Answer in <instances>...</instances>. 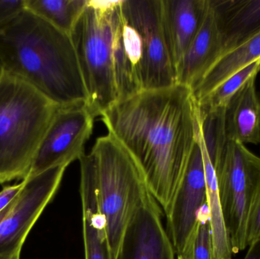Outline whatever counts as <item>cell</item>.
Returning <instances> with one entry per match:
<instances>
[{"label": "cell", "instance_id": "cell-15", "mask_svg": "<svg viewBox=\"0 0 260 259\" xmlns=\"http://www.w3.org/2000/svg\"><path fill=\"white\" fill-rule=\"evenodd\" d=\"M256 76L250 78L234 96L224 111L226 139L241 144L260 143V98Z\"/></svg>", "mask_w": 260, "mask_h": 259}, {"label": "cell", "instance_id": "cell-6", "mask_svg": "<svg viewBox=\"0 0 260 259\" xmlns=\"http://www.w3.org/2000/svg\"><path fill=\"white\" fill-rule=\"evenodd\" d=\"M224 227L233 254L247 247L249 225L260 197V157L245 144L226 141L215 160Z\"/></svg>", "mask_w": 260, "mask_h": 259}, {"label": "cell", "instance_id": "cell-18", "mask_svg": "<svg viewBox=\"0 0 260 259\" xmlns=\"http://www.w3.org/2000/svg\"><path fill=\"white\" fill-rule=\"evenodd\" d=\"M197 138L201 146L203 161H204L205 172H206L208 208H209L212 239H213V259H232L233 252H232L229 235L224 227L222 212H221L216 172H215V164H214V157L206 149L202 138L200 119H199Z\"/></svg>", "mask_w": 260, "mask_h": 259}, {"label": "cell", "instance_id": "cell-24", "mask_svg": "<svg viewBox=\"0 0 260 259\" xmlns=\"http://www.w3.org/2000/svg\"><path fill=\"white\" fill-rule=\"evenodd\" d=\"M23 187H24V181L22 180L16 185L9 186L3 188V190L0 192V212L15 199L18 193L22 190Z\"/></svg>", "mask_w": 260, "mask_h": 259}, {"label": "cell", "instance_id": "cell-11", "mask_svg": "<svg viewBox=\"0 0 260 259\" xmlns=\"http://www.w3.org/2000/svg\"><path fill=\"white\" fill-rule=\"evenodd\" d=\"M161 210L152 195L143 201L122 237L116 259H177Z\"/></svg>", "mask_w": 260, "mask_h": 259}, {"label": "cell", "instance_id": "cell-26", "mask_svg": "<svg viewBox=\"0 0 260 259\" xmlns=\"http://www.w3.org/2000/svg\"><path fill=\"white\" fill-rule=\"evenodd\" d=\"M21 252L12 254H3L0 255V259H20Z\"/></svg>", "mask_w": 260, "mask_h": 259}, {"label": "cell", "instance_id": "cell-27", "mask_svg": "<svg viewBox=\"0 0 260 259\" xmlns=\"http://www.w3.org/2000/svg\"><path fill=\"white\" fill-rule=\"evenodd\" d=\"M4 75V70H3V64L0 61V78Z\"/></svg>", "mask_w": 260, "mask_h": 259}, {"label": "cell", "instance_id": "cell-16", "mask_svg": "<svg viewBox=\"0 0 260 259\" xmlns=\"http://www.w3.org/2000/svg\"><path fill=\"white\" fill-rule=\"evenodd\" d=\"M209 2L222 35L224 54L260 32V0Z\"/></svg>", "mask_w": 260, "mask_h": 259}, {"label": "cell", "instance_id": "cell-3", "mask_svg": "<svg viewBox=\"0 0 260 259\" xmlns=\"http://www.w3.org/2000/svg\"><path fill=\"white\" fill-rule=\"evenodd\" d=\"M59 107L20 79L0 78V183L27 177Z\"/></svg>", "mask_w": 260, "mask_h": 259}, {"label": "cell", "instance_id": "cell-28", "mask_svg": "<svg viewBox=\"0 0 260 259\" xmlns=\"http://www.w3.org/2000/svg\"><path fill=\"white\" fill-rule=\"evenodd\" d=\"M177 259H180V258H178V257H177Z\"/></svg>", "mask_w": 260, "mask_h": 259}, {"label": "cell", "instance_id": "cell-22", "mask_svg": "<svg viewBox=\"0 0 260 259\" xmlns=\"http://www.w3.org/2000/svg\"><path fill=\"white\" fill-rule=\"evenodd\" d=\"M25 9L24 0H0V27Z\"/></svg>", "mask_w": 260, "mask_h": 259}, {"label": "cell", "instance_id": "cell-14", "mask_svg": "<svg viewBox=\"0 0 260 259\" xmlns=\"http://www.w3.org/2000/svg\"><path fill=\"white\" fill-rule=\"evenodd\" d=\"M79 161L85 259H113L105 220L98 204L95 172L92 158L89 154H85Z\"/></svg>", "mask_w": 260, "mask_h": 259}, {"label": "cell", "instance_id": "cell-29", "mask_svg": "<svg viewBox=\"0 0 260 259\" xmlns=\"http://www.w3.org/2000/svg\"><path fill=\"white\" fill-rule=\"evenodd\" d=\"M259 71H260V67H259Z\"/></svg>", "mask_w": 260, "mask_h": 259}, {"label": "cell", "instance_id": "cell-5", "mask_svg": "<svg viewBox=\"0 0 260 259\" xmlns=\"http://www.w3.org/2000/svg\"><path fill=\"white\" fill-rule=\"evenodd\" d=\"M120 0H88L70 36L88 93L87 106L99 117L119 100L114 40Z\"/></svg>", "mask_w": 260, "mask_h": 259}, {"label": "cell", "instance_id": "cell-12", "mask_svg": "<svg viewBox=\"0 0 260 259\" xmlns=\"http://www.w3.org/2000/svg\"><path fill=\"white\" fill-rule=\"evenodd\" d=\"M208 6L209 0H162V26L176 76L203 24Z\"/></svg>", "mask_w": 260, "mask_h": 259}, {"label": "cell", "instance_id": "cell-23", "mask_svg": "<svg viewBox=\"0 0 260 259\" xmlns=\"http://www.w3.org/2000/svg\"><path fill=\"white\" fill-rule=\"evenodd\" d=\"M260 243V197L249 225L247 247Z\"/></svg>", "mask_w": 260, "mask_h": 259}, {"label": "cell", "instance_id": "cell-13", "mask_svg": "<svg viewBox=\"0 0 260 259\" xmlns=\"http://www.w3.org/2000/svg\"><path fill=\"white\" fill-rule=\"evenodd\" d=\"M223 54L222 35L209 0L203 24L177 70V83L193 89Z\"/></svg>", "mask_w": 260, "mask_h": 259}, {"label": "cell", "instance_id": "cell-7", "mask_svg": "<svg viewBox=\"0 0 260 259\" xmlns=\"http://www.w3.org/2000/svg\"><path fill=\"white\" fill-rule=\"evenodd\" d=\"M120 9L136 33L142 91L164 89L177 84L162 26V0H121Z\"/></svg>", "mask_w": 260, "mask_h": 259}, {"label": "cell", "instance_id": "cell-4", "mask_svg": "<svg viewBox=\"0 0 260 259\" xmlns=\"http://www.w3.org/2000/svg\"><path fill=\"white\" fill-rule=\"evenodd\" d=\"M89 155L95 172L99 211L116 259L126 227L151 193L139 164L111 133L98 138Z\"/></svg>", "mask_w": 260, "mask_h": 259}, {"label": "cell", "instance_id": "cell-1", "mask_svg": "<svg viewBox=\"0 0 260 259\" xmlns=\"http://www.w3.org/2000/svg\"><path fill=\"white\" fill-rule=\"evenodd\" d=\"M108 133L128 151L166 212L197 140L199 106L185 85L142 91L102 113Z\"/></svg>", "mask_w": 260, "mask_h": 259}, {"label": "cell", "instance_id": "cell-17", "mask_svg": "<svg viewBox=\"0 0 260 259\" xmlns=\"http://www.w3.org/2000/svg\"><path fill=\"white\" fill-rule=\"evenodd\" d=\"M260 59V32L234 50L223 55L192 90L200 103L217 87L247 65Z\"/></svg>", "mask_w": 260, "mask_h": 259}, {"label": "cell", "instance_id": "cell-25", "mask_svg": "<svg viewBox=\"0 0 260 259\" xmlns=\"http://www.w3.org/2000/svg\"><path fill=\"white\" fill-rule=\"evenodd\" d=\"M249 250L244 259H260V243L248 246Z\"/></svg>", "mask_w": 260, "mask_h": 259}, {"label": "cell", "instance_id": "cell-20", "mask_svg": "<svg viewBox=\"0 0 260 259\" xmlns=\"http://www.w3.org/2000/svg\"><path fill=\"white\" fill-rule=\"evenodd\" d=\"M260 59L238 71L217 87L198 104L201 110L215 111L225 109L234 96L247 83V81L259 72Z\"/></svg>", "mask_w": 260, "mask_h": 259}, {"label": "cell", "instance_id": "cell-21", "mask_svg": "<svg viewBox=\"0 0 260 259\" xmlns=\"http://www.w3.org/2000/svg\"><path fill=\"white\" fill-rule=\"evenodd\" d=\"M177 257L180 259H213V239L208 205L202 210L195 231L184 250Z\"/></svg>", "mask_w": 260, "mask_h": 259}, {"label": "cell", "instance_id": "cell-19", "mask_svg": "<svg viewBox=\"0 0 260 259\" xmlns=\"http://www.w3.org/2000/svg\"><path fill=\"white\" fill-rule=\"evenodd\" d=\"M25 9L70 35L88 0H24Z\"/></svg>", "mask_w": 260, "mask_h": 259}, {"label": "cell", "instance_id": "cell-9", "mask_svg": "<svg viewBox=\"0 0 260 259\" xmlns=\"http://www.w3.org/2000/svg\"><path fill=\"white\" fill-rule=\"evenodd\" d=\"M95 117L87 105L59 107L34 157L27 176L67 166L85 155V146L94 129Z\"/></svg>", "mask_w": 260, "mask_h": 259}, {"label": "cell", "instance_id": "cell-8", "mask_svg": "<svg viewBox=\"0 0 260 259\" xmlns=\"http://www.w3.org/2000/svg\"><path fill=\"white\" fill-rule=\"evenodd\" d=\"M67 166L27 176L24 187L0 212V255L21 252L29 233L57 193Z\"/></svg>", "mask_w": 260, "mask_h": 259}, {"label": "cell", "instance_id": "cell-10", "mask_svg": "<svg viewBox=\"0 0 260 259\" xmlns=\"http://www.w3.org/2000/svg\"><path fill=\"white\" fill-rule=\"evenodd\" d=\"M206 205V172L201 146L197 138L181 181L165 213L167 231L177 256L184 250L195 231L200 213Z\"/></svg>", "mask_w": 260, "mask_h": 259}, {"label": "cell", "instance_id": "cell-2", "mask_svg": "<svg viewBox=\"0 0 260 259\" xmlns=\"http://www.w3.org/2000/svg\"><path fill=\"white\" fill-rule=\"evenodd\" d=\"M0 61L5 74L59 107L88 103L71 36L27 9L0 27Z\"/></svg>", "mask_w": 260, "mask_h": 259}]
</instances>
